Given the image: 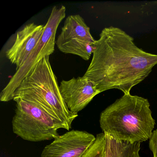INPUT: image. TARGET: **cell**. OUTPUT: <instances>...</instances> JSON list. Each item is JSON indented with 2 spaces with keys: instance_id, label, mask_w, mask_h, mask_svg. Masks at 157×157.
<instances>
[{
  "instance_id": "5b68a950",
  "label": "cell",
  "mask_w": 157,
  "mask_h": 157,
  "mask_svg": "<svg viewBox=\"0 0 157 157\" xmlns=\"http://www.w3.org/2000/svg\"><path fill=\"white\" fill-rule=\"evenodd\" d=\"M66 16L65 6L61 5L53 7L48 21L44 25V33L36 47L22 65L16 70L9 83L2 91L0 96L1 101L8 102L13 100V94L24 79L32 73L40 60L54 53L57 30Z\"/></svg>"
},
{
  "instance_id": "7c38bea8",
  "label": "cell",
  "mask_w": 157,
  "mask_h": 157,
  "mask_svg": "<svg viewBox=\"0 0 157 157\" xmlns=\"http://www.w3.org/2000/svg\"><path fill=\"white\" fill-rule=\"evenodd\" d=\"M149 147L152 152L153 157H157V129L153 131L150 137Z\"/></svg>"
},
{
  "instance_id": "3957f363",
  "label": "cell",
  "mask_w": 157,
  "mask_h": 157,
  "mask_svg": "<svg viewBox=\"0 0 157 157\" xmlns=\"http://www.w3.org/2000/svg\"><path fill=\"white\" fill-rule=\"evenodd\" d=\"M17 98L36 103L63 123L68 131L78 116L67 107L50 64L49 56L40 60L32 73L21 82L13 94V100Z\"/></svg>"
},
{
  "instance_id": "7a4b0ae2",
  "label": "cell",
  "mask_w": 157,
  "mask_h": 157,
  "mask_svg": "<svg viewBox=\"0 0 157 157\" xmlns=\"http://www.w3.org/2000/svg\"><path fill=\"white\" fill-rule=\"evenodd\" d=\"M148 100L124 94L101 113L103 133L120 140L134 142L149 139L155 125Z\"/></svg>"
},
{
  "instance_id": "8992f818",
  "label": "cell",
  "mask_w": 157,
  "mask_h": 157,
  "mask_svg": "<svg viewBox=\"0 0 157 157\" xmlns=\"http://www.w3.org/2000/svg\"><path fill=\"white\" fill-rule=\"evenodd\" d=\"M95 42L83 18L76 14L67 17L56 45L62 53L88 60L93 54Z\"/></svg>"
},
{
  "instance_id": "277c9868",
  "label": "cell",
  "mask_w": 157,
  "mask_h": 157,
  "mask_svg": "<svg viewBox=\"0 0 157 157\" xmlns=\"http://www.w3.org/2000/svg\"><path fill=\"white\" fill-rule=\"evenodd\" d=\"M13 101L16 104L12 121L13 131L22 139L31 142L51 140L59 136L58 129H67L63 123L36 103L22 98Z\"/></svg>"
},
{
  "instance_id": "8fae6325",
  "label": "cell",
  "mask_w": 157,
  "mask_h": 157,
  "mask_svg": "<svg viewBox=\"0 0 157 157\" xmlns=\"http://www.w3.org/2000/svg\"><path fill=\"white\" fill-rule=\"evenodd\" d=\"M105 147V135L104 133L97 134L93 144L82 157H104Z\"/></svg>"
},
{
  "instance_id": "30bf717a",
  "label": "cell",
  "mask_w": 157,
  "mask_h": 157,
  "mask_svg": "<svg viewBox=\"0 0 157 157\" xmlns=\"http://www.w3.org/2000/svg\"><path fill=\"white\" fill-rule=\"evenodd\" d=\"M104 157H140L141 142L120 140L106 133Z\"/></svg>"
},
{
  "instance_id": "6da1fadb",
  "label": "cell",
  "mask_w": 157,
  "mask_h": 157,
  "mask_svg": "<svg viewBox=\"0 0 157 157\" xmlns=\"http://www.w3.org/2000/svg\"><path fill=\"white\" fill-rule=\"evenodd\" d=\"M157 65V55L138 47L132 36L117 27L103 29L96 40L92 59L83 76L100 93L112 89L130 94Z\"/></svg>"
},
{
  "instance_id": "52a82bcc",
  "label": "cell",
  "mask_w": 157,
  "mask_h": 157,
  "mask_svg": "<svg viewBox=\"0 0 157 157\" xmlns=\"http://www.w3.org/2000/svg\"><path fill=\"white\" fill-rule=\"evenodd\" d=\"M96 140L85 131L69 130L44 148L41 157H82Z\"/></svg>"
},
{
  "instance_id": "ba28073f",
  "label": "cell",
  "mask_w": 157,
  "mask_h": 157,
  "mask_svg": "<svg viewBox=\"0 0 157 157\" xmlns=\"http://www.w3.org/2000/svg\"><path fill=\"white\" fill-rule=\"evenodd\" d=\"M62 97L69 110L78 114L99 94L95 83L83 76L62 80L59 85Z\"/></svg>"
},
{
  "instance_id": "9c48e42d",
  "label": "cell",
  "mask_w": 157,
  "mask_h": 157,
  "mask_svg": "<svg viewBox=\"0 0 157 157\" xmlns=\"http://www.w3.org/2000/svg\"><path fill=\"white\" fill-rule=\"evenodd\" d=\"M44 26L34 23L25 25L17 33L13 45L6 52L7 58L18 69L36 47L44 33Z\"/></svg>"
}]
</instances>
